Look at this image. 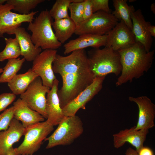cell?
<instances>
[{
    "label": "cell",
    "mask_w": 155,
    "mask_h": 155,
    "mask_svg": "<svg viewBox=\"0 0 155 155\" xmlns=\"http://www.w3.org/2000/svg\"><path fill=\"white\" fill-rule=\"evenodd\" d=\"M52 68L54 72L59 74L62 79V86L57 91L62 108L89 86L95 78L84 49L74 51L66 56L57 54Z\"/></svg>",
    "instance_id": "6da1fadb"
},
{
    "label": "cell",
    "mask_w": 155,
    "mask_h": 155,
    "mask_svg": "<svg viewBox=\"0 0 155 155\" xmlns=\"http://www.w3.org/2000/svg\"><path fill=\"white\" fill-rule=\"evenodd\" d=\"M120 55L122 70L115 84L120 86L134 79H138L151 67L154 50L147 52L141 43L136 42L132 46L118 51Z\"/></svg>",
    "instance_id": "7a4b0ae2"
},
{
    "label": "cell",
    "mask_w": 155,
    "mask_h": 155,
    "mask_svg": "<svg viewBox=\"0 0 155 155\" xmlns=\"http://www.w3.org/2000/svg\"><path fill=\"white\" fill-rule=\"evenodd\" d=\"M53 19L47 9L42 11L29 23L28 30L32 33L31 39L37 48L56 50L62 44L57 40L52 29Z\"/></svg>",
    "instance_id": "3957f363"
},
{
    "label": "cell",
    "mask_w": 155,
    "mask_h": 155,
    "mask_svg": "<svg viewBox=\"0 0 155 155\" xmlns=\"http://www.w3.org/2000/svg\"><path fill=\"white\" fill-rule=\"evenodd\" d=\"M90 68L95 78L106 76L110 73L120 74L122 65L118 51L105 47L93 48L87 53Z\"/></svg>",
    "instance_id": "277c9868"
},
{
    "label": "cell",
    "mask_w": 155,
    "mask_h": 155,
    "mask_svg": "<svg viewBox=\"0 0 155 155\" xmlns=\"http://www.w3.org/2000/svg\"><path fill=\"white\" fill-rule=\"evenodd\" d=\"M53 133L44 141L48 143L46 148L72 144L83 133V124L80 118L76 115L64 117Z\"/></svg>",
    "instance_id": "5b68a950"
},
{
    "label": "cell",
    "mask_w": 155,
    "mask_h": 155,
    "mask_svg": "<svg viewBox=\"0 0 155 155\" xmlns=\"http://www.w3.org/2000/svg\"><path fill=\"white\" fill-rule=\"evenodd\" d=\"M53 129L54 126L46 120L25 128L23 142L18 147L14 148L16 155H33Z\"/></svg>",
    "instance_id": "8992f818"
},
{
    "label": "cell",
    "mask_w": 155,
    "mask_h": 155,
    "mask_svg": "<svg viewBox=\"0 0 155 155\" xmlns=\"http://www.w3.org/2000/svg\"><path fill=\"white\" fill-rule=\"evenodd\" d=\"M118 21L111 13L99 11L94 13L89 19L76 26L75 34L79 36L86 34L106 35L117 24Z\"/></svg>",
    "instance_id": "52a82bcc"
},
{
    "label": "cell",
    "mask_w": 155,
    "mask_h": 155,
    "mask_svg": "<svg viewBox=\"0 0 155 155\" xmlns=\"http://www.w3.org/2000/svg\"><path fill=\"white\" fill-rule=\"evenodd\" d=\"M50 88L44 85L39 77L30 84L26 91L20 95V98L32 109L47 119L46 95Z\"/></svg>",
    "instance_id": "ba28073f"
},
{
    "label": "cell",
    "mask_w": 155,
    "mask_h": 155,
    "mask_svg": "<svg viewBox=\"0 0 155 155\" xmlns=\"http://www.w3.org/2000/svg\"><path fill=\"white\" fill-rule=\"evenodd\" d=\"M57 54V50H44L33 61L31 68L40 77L43 84L50 88L57 79L52 68Z\"/></svg>",
    "instance_id": "9c48e42d"
},
{
    "label": "cell",
    "mask_w": 155,
    "mask_h": 155,
    "mask_svg": "<svg viewBox=\"0 0 155 155\" xmlns=\"http://www.w3.org/2000/svg\"><path fill=\"white\" fill-rule=\"evenodd\" d=\"M13 8L7 3L0 5V37L5 33L12 34L13 31L21 26L23 23L32 22L38 12L32 11L28 14H21L11 11Z\"/></svg>",
    "instance_id": "30bf717a"
},
{
    "label": "cell",
    "mask_w": 155,
    "mask_h": 155,
    "mask_svg": "<svg viewBox=\"0 0 155 155\" xmlns=\"http://www.w3.org/2000/svg\"><path fill=\"white\" fill-rule=\"evenodd\" d=\"M106 76L95 78L93 82L77 96L62 108L65 117L76 115L80 108L85 109L88 102L101 90Z\"/></svg>",
    "instance_id": "8fae6325"
},
{
    "label": "cell",
    "mask_w": 155,
    "mask_h": 155,
    "mask_svg": "<svg viewBox=\"0 0 155 155\" xmlns=\"http://www.w3.org/2000/svg\"><path fill=\"white\" fill-rule=\"evenodd\" d=\"M105 47L118 51L128 48L136 42L132 31L122 20H120L107 34Z\"/></svg>",
    "instance_id": "7c38bea8"
},
{
    "label": "cell",
    "mask_w": 155,
    "mask_h": 155,
    "mask_svg": "<svg viewBox=\"0 0 155 155\" xmlns=\"http://www.w3.org/2000/svg\"><path fill=\"white\" fill-rule=\"evenodd\" d=\"M129 100L137 105L139 109L138 120L135 129H148L155 126V105L148 97L142 96L137 97L130 96Z\"/></svg>",
    "instance_id": "4fadbf2b"
},
{
    "label": "cell",
    "mask_w": 155,
    "mask_h": 155,
    "mask_svg": "<svg viewBox=\"0 0 155 155\" xmlns=\"http://www.w3.org/2000/svg\"><path fill=\"white\" fill-rule=\"evenodd\" d=\"M131 17L132 24V32L136 42L142 44L147 51H150L153 41L152 37L148 30L150 22L146 21L140 9L132 12Z\"/></svg>",
    "instance_id": "5bb4252c"
},
{
    "label": "cell",
    "mask_w": 155,
    "mask_h": 155,
    "mask_svg": "<svg viewBox=\"0 0 155 155\" xmlns=\"http://www.w3.org/2000/svg\"><path fill=\"white\" fill-rule=\"evenodd\" d=\"M135 127L134 126L129 129L121 130L113 135V145L115 148H119L128 142L134 147L138 152L144 146L149 130H137L135 129Z\"/></svg>",
    "instance_id": "9a60e30c"
},
{
    "label": "cell",
    "mask_w": 155,
    "mask_h": 155,
    "mask_svg": "<svg viewBox=\"0 0 155 155\" xmlns=\"http://www.w3.org/2000/svg\"><path fill=\"white\" fill-rule=\"evenodd\" d=\"M59 82L57 79L46 95V110L47 115L46 121L53 126L58 125L64 117L57 94Z\"/></svg>",
    "instance_id": "2e32d148"
},
{
    "label": "cell",
    "mask_w": 155,
    "mask_h": 155,
    "mask_svg": "<svg viewBox=\"0 0 155 155\" xmlns=\"http://www.w3.org/2000/svg\"><path fill=\"white\" fill-rule=\"evenodd\" d=\"M25 129L22 123L13 118L8 128L0 132V155H7L13 145L24 135Z\"/></svg>",
    "instance_id": "e0dca14e"
},
{
    "label": "cell",
    "mask_w": 155,
    "mask_h": 155,
    "mask_svg": "<svg viewBox=\"0 0 155 155\" xmlns=\"http://www.w3.org/2000/svg\"><path fill=\"white\" fill-rule=\"evenodd\" d=\"M106 40V34L99 35L86 34L81 35L64 44V53L66 55L74 51L84 49L90 47L99 48L102 46H105Z\"/></svg>",
    "instance_id": "ac0fdd59"
},
{
    "label": "cell",
    "mask_w": 155,
    "mask_h": 155,
    "mask_svg": "<svg viewBox=\"0 0 155 155\" xmlns=\"http://www.w3.org/2000/svg\"><path fill=\"white\" fill-rule=\"evenodd\" d=\"M13 118L21 121L25 128L44 121L45 118L37 112L29 108L21 98L13 102Z\"/></svg>",
    "instance_id": "d6986e66"
},
{
    "label": "cell",
    "mask_w": 155,
    "mask_h": 155,
    "mask_svg": "<svg viewBox=\"0 0 155 155\" xmlns=\"http://www.w3.org/2000/svg\"><path fill=\"white\" fill-rule=\"evenodd\" d=\"M15 35L20 49L21 55L28 61H33L42 51L40 48H37L33 43L31 35L25 28L20 26L14 29L12 34Z\"/></svg>",
    "instance_id": "ffe728a7"
},
{
    "label": "cell",
    "mask_w": 155,
    "mask_h": 155,
    "mask_svg": "<svg viewBox=\"0 0 155 155\" xmlns=\"http://www.w3.org/2000/svg\"><path fill=\"white\" fill-rule=\"evenodd\" d=\"M38 75L31 68L24 73L17 74L7 83V85L12 93L21 95L27 90L32 82Z\"/></svg>",
    "instance_id": "44dd1931"
},
{
    "label": "cell",
    "mask_w": 155,
    "mask_h": 155,
    "mask_svg": "<svg viewBox=\"0 0 155 155\" xmlns=\"http://www.w3.org/2000/svg\"><path fill=\"white\" fill-rule=\"evenodd\" d=\"M52 26L57 38L61 44L65 42L75 33L76 27L70 16L54 20Z\"/></svg>",
    "instance_id": "7402d4cb"
},
{
    "label": "cell",
    "mask_w": 155,
    "mask_h": 155,
    "mask_svg": "<svg viewBox=\"0 0 155 155\" xmlns=\"http://www.w3.org/2000/svg\"><path fill=\"white\" fill-rule=\"evenodd\" d=\"M126 0H113L114 11L112 14L119 21L122 20L132 31V24L131 17L132 12L135 10L133 6H129Z\"/></svg>",
    "instance_id": "603a6c76"
},
{
    "label": "cell",
    "mask_w": 155,
    "mask_h": 155,
    "mask_svg": "<svg viewBox=\"0 0 155 155\" xmlns=\"http://www.w3.org/2000/svg\"><path fill=\"white\" fill-rule=\"evenodd\" d=\"M25 61L23 58L8 60L0 75V83L8 82L17 74Z\"/></svg>",
    "instance_id": "cb8c5ba5"
},
{
    "label": "cell",
    "mask_w": 155,
    "mask_h": 155,
    "mask_svg": "<svg viewBox=\"0 0 155 155\" xmlns=\"http://www.w3.org/2000/svg\"><path fill=\"white\" fill-rule=\"evenodd\" d=\"M6 43L4 49L0 52V61L16 59L21 55L20 46L17 39L5 38Z\"/></svg>",
    "instance_id": "d4e9b609"
},
{
    "label": "cell",
    "mask_w": 155,
    "mask_h": 155,
    "mask_svg": "<svg viewBox=\"0 0 155 155\" xmlns=\"http://www.w3.org/2000/svg\"><path fill=\"white\" fill-rule=\"evenodd\" d=\"M83 1V0H57L49 11V13L54 20L68 17L69 16L68 10L70 4Z\"/></svg>",
    "instance_id": "484cf974"
},
{
    "label": "cell",
    "mask_w": 155,
    "mask_h": 155,
    "mask_svg": "<svg viewBox=\"0 0 155 155\" xmlns=\"http://www.w3.org/2000/svg\"><path fill=\"white\" fill-rule=\"evenodd\" d=\"M44 0H7L6 3L13 6V10L19 14L27 15Z\"/></svg>",
    "instance_id": "4316f807"
},
{
    "label": "cell",
    "mask_w": 155,
    "mask_h": 155,
    "mask_svg": "<svg viewBox=\"0 0 155 155\" xmlns=\"http://www.w3.org/2000/svg\"><path fill=\"white\" fill-rule=\"evenodd\" d=\"M84 7V0L79 2L71 3L68 9L70 12V17L75 24L76 26L82 22Z\"/></svg>",
    "instance_id": "83f0119b"
},
{
    "label": "cell",
    "mask_w": 155,
    "mask_h": 155,
    "mask_svg": "<svg viewBox=\"0 0 155 155\" xmlns=\"http://www.w3.org/2000/svg\"><path fill=\"white\" fill-rule=\"evenodd\" d=\"M14 109L13 106L0 114V132L7 130L13 118Z\"/></svg>",
    "instance_id": "f1b7e54d"
},
{
    "label": "cell",
    "mask_w": 155,
    "mask_h": 155,
    "mask_svg": "<svg viewBox=\"0 0 155 155\" xmlns=\"http://www.w3.org/2000/svg\"><path fill=\"white\" fill-rule=\"evenodd\" d=\"M93 13L102 11L111 13L112 11L109 6L108 0H91Z\"/></svg>",
    "instance_id": "f546056e"
},
{
    "label": "cell",
    "mask_w": 155,
    "mask_h": 155,
    "mask_svg": "<svg viewBox=\"0 0 155 155\" xmlns=\"http://www.w3.org/2000/svg\"><path fill=\"white\" fill-rule=\"evenodd\" d=\"M16 95L12 93H4L0 94V112L5 110L15 99Z\"/></svg>",
    "instance_id": "4dcf8cb0"
},
{
    "label": "cell",
    "mask_w": 155,
    "mask_h": 155,
    "mask_svg": "<svg viewBox=\"0 0 155 155\" xmlns=\"http://www.w3.org/2000/svg\"><path fill=\"white\" fill-rule=\"evenodd\" d=\"M93 13L91 0H84V12L82 22L89 19Z\"/></svg>",
    "instance_id": "1f68e13d"
},
{
    "label": "cell",
    "mask_w": 155,
    "mask_h": 155,
    "mask_svg": "<svg viewBox=\"0 0 155 155\" xmlns=\"http://www.w3.org/2000/svg\"><path fill=\"white\" fill-rule=\"evenodd\" d=\"M137 152L138 155H154L153 150L148 147L143 146Z\"/></svg>",
    "instance_id": "d6a6232c"
},
{
    "label": "cell",
    "mask_w": 155,
    "mask_h": 155,
    "mask_svg": "<svg viewBox=\"0 0 155 155\" xmlns=\"http://www.w3.org/2000/svg\"><path fill=\"white\" fill-rule=\"evenodd\" d=\"M148 32L152 37H155V26L151 25L150 23H149L148 26Z\"/></svg>",
    "instance_id": "836d02e7"
},
{
    "label": "cell",
    "mask_w": 155,
    "mask_h": 155,
    "mask_svg": "<svg viewBox=\"0 0 155 155\" xmlns=\"http://www.w3.org/2000/svg\"><path fill=\"white\" fill-rule=\"evenodd\" d=\"M125 155H138L137 152L131 148H127L125 153Z\"/></svg>",
    "instance_id": "e575fe53"
},
{
    "label": "cell",
    "mask_w": 155,
    "mask_h": 155,
    "mask_svg": "<svg viewBox=\"0 0 155 155\" xmlns=\"http://www.w3.org/2000/svg\"><path fill=\"white\" fill-rule=\"evenodd\" d=\"M7 155H16L14 148H12L8 152Z\"/></svg>",
    "instance_id": "d590c367"
},
{
    "label": "cell",
    "mask_w": 155,
    "mask_h": 155,
    "mask_svg": "<svg viewBox=\"0 0 155 155\" xmlns=\"http://www.w3.org/2000/svg\"><path fill=\"white\" fill-rule=\"evenodd\" d=\"M151 11L155 14V3H152L150 6Z\"/></svg>",
    "instance_id": "8d00e7d4"
},
{
    "label": "cell",
    "mask_w": 155,
    "mask_h": 155,
    "mask_svg": "<svg viewBox=\"0 0 155 155\" xmlns=\"http://www.w3.org/2000/svg\"><path fill=\"white\" fill-rule=\"evenodd\" d=\"M7 0H0V5H4V4L6 2Z\"/></svg>",
    "instance_id": "74e56055"
},
{
    "label": "cell",
    "mask_w": 155,
    "mask_h": 155,
    "mask_svg": "<svg viewBox=\"0 0 155 155\" xmlns=\"http://www.w3.org/2000/svg\"><path fill=\"white\" fill-rule=\"evenodd\" d=\"M3 71V69L0 68V75L1 73Z\"/></svg>",
    "instance_id": "f35d334b"
},
{
    "label": "cell",
    "mask_w": 155,
    "mask_h": 155,
    "mask_svg": "<svg viewBox=\"0 0 155 155\" xmlns=\"http://www.w3.org/2000/svg\"></svg>",
    "instance_id": "ab89813d"
}]
</instances>
